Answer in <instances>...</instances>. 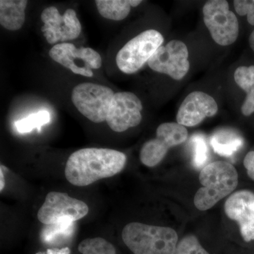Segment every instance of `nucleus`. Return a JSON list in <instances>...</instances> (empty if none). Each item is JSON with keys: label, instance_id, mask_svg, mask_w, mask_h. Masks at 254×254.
<instances>
[{"label": "nucleus", "instance_id": "nucleus-15", "mask_svg": "<svg viewBox=\"0 0 254 254\" xmlns=\"http://www.w3.org/2000/svg\"><path fill=\"white\" fill-rule=\"evenodd\" d=\"M27 0H1L0 24L8 31H16L22 28L26 20Z\"/></svg>", "mask_w": 254, "mask_h": 254}, {"label": "nucleus", "instance_id": "nucleus-27", "mask_svg": "<svg viewBox=\"0 0 254 254\" xmlns=\"http://www.w3.org/2000/svg\"><path fill=\"white\" fill-rule=\"evenodd\" d=\"M5 171H8V169L4 165H1L0 166V191L2 192L5 187Z\"/></svg>", "mask_w": 254, "mask_h": 254}, {"label": "nucleus", "instance_id": "nucleus-23", "mask_svg": "<svg viewBox=\"0 0 254 254\" xmlns=\"http://www.w3.org/2000/svg\"><path fill=\"white\" fill-rule=\"evenodd\" d=\"M193 148V165L196 168L203 166L208 158V150L204 137L200 134L193 135L190 138Z\"/></svg>", "mask_w": 254, "mask_h": 254}, {"label": "nucleus", "instance_id": "nucleus-20", "mask_svg": "<svg viewBox=\"0 0 254 254\" xmlns=\"http://www.w3.org/2000/svg\"><path fill=\"white\" fill-rule=\"evenodd\" d=\"M78 250L81 254H117L115 247L101 237L82 241L78 246Z\"/></svg>", "mask_w": 254, "mask_h": 254}, {"label": "nucleus", "instance_id": "nucleus-7", "mask_svg": "<svg viewBox=\"0 0 254 254\" xmlns=\"http://www.w3.org/2000/svg\"><path fill=\"white\" fill-rule=\"evenodd\" d=\"M89 208L83 200L63 192L51 191L39 209L37 218L46 225L62 222H75L86 217Z\"/></svg>", "mask_w": 254, "mask_h": 254}, {"label": "nucleus", "instance_id": "nucleus-3", "mask_svg": "<svg viewBox=\"0 0 254 254\" xmlns=\"http://www.w3.org/2000/svg\"><path fill=\"white\" fill-rule=\"evenodd\" d=\"M122 238L133 254H175L179 242L174 229L141 222L125 225Z\"/></svg>", "mask_w": 254, "mask_h": 254}, {"label": "nucleus", "instance_id": "nucleus-29", "mask_svg": "<svg viewBox=\"0 0 254 254\" xmlns=\"http://www.w3.org/2000/svg\"><path fill=\"white\" fill-rule=\"evenodd\" d=\"M250 45L251 48L254 50V30L252 32V34L250 35Z\"/></svg>", "mask_w": 254, "mask_h": 254}, {"label": "nucleus", "instance_id": "nucleus-9", "mask_svg": "<svg viewBox=\"0 0 254 254\" xmlns=\"http://www.w3.org/2000/svg\"><path fill=\"white\" fill-rule=\"evenodd\" d=\"M49 55L52 60L75 74L86 77L93 76L92 69H98L102 66L101 56L98 52L91 48H77L72 43L55 45L50 49Z\"/></svg>", "mask_w": 254, "mask_h": 254}, {"label": "nucleus", "instance_id": "nucleus-8", "mask_svg": "<svg viewBox=\"0 0 254 254\" xmlns=\"http://www.w3.org/2000/svg\"><path fill=\"white\" fill-rule=\"evenodd\" d=\"M188 131L178 123L161 124L157 128L156 137L145 142L140 152V160L149 168L158 165L165 158L170 148L186 141Z\"/></svg>", "mask_w": 254, "mask_h": 254}, {"label": "nucleus", "instance_id": "nucleus-10", "mask_svg": "<svg viewBox=\"0 0 254 254\" xmlns=\"http://www.w3.org/2000/svg\"><path fill=\"white\" fill-rule=\"evenodd\" d=\"M189 50L185 43L174 40L160 46L148 61L149 67L156 72L165 73L173 79H182L190 68Z\"/></svg>", "mask_w": 254, "mask_h": 254}, {"label": "nucleus", "instance_id": "nucleus-1", "mask_svg": "<svg viewBox=\"0 0 254 254\" xmlns=\"http://www.w3.org/2000/svg\"><path fill=\"white\" fill-rule=\"evenodd\" d=\"M127 160L126 155L118 150L83 148L68 157L65 165V177L73 186H88L121 173Z\"/></svg>", "mask_w": 254, "mask_h": 254}, {"label": "nucleus", "instance_id": "nucleus-28", "mask_svg": "<svg viewBox=\"0 0 254 254\" xmlns=\"http://www.w3.org/2000/svg\"><path fill=\"white\" fill-rule=\"evenodd\" d=\"M128 1H129V4L131 7H136L142 2L141 0H128Z\"/></svg>", "mask_w": 254, "mask_h": 254}, {"label": "nucleus", "instance_id": "nucleus-13", "mask_svg": "<svg viewBox=\"0 0 254 254\" xmlns=\"http://www.w3.org/2000/svg\"><path fill=\"white\" fill-rule=\"evenodd\" d=\"M224 208L227 216L238 223L243 240L254 241V193L249 190L235 192L227 198Z\"/></svg>", "mask_w": 254, "mask_h": 254}, {"label": "nucleus", "instance_id": "nucleus-18", "mask_svg": "<svg viewBox=\"0 0 254 254\" xmlns=\"http://www.w3.org/2000/svg\"><path fill=\"white\" fill-rule=\"evenodd\" d=\"M95 2L99 14L113 21L125 19L131 11L128 0H96Z\"/></svg>", "mask_w": 254, "mask_h": 254}, {"label": "nucleus", "instance_id": "nucleus-21", "mask_svg": "<svg viewBox=\"0 0 254 254\" xmlns=\"http://www.w3.org/2000/svg\"><path fill=\"white\" fill-rule=\"evenodd\" d=\"M50 115L46 110H41L38 113L32 114L27 118L18 120L15 123L17 131L21 133H28L35 128H41L43 125L49 123Z\"/></svg>", "mask_w": 254, "mask_h": 254}, {"label": "nucleus", "instance_id": "nucleus-4", "mask_svg": "<svg viewBox=\"0 0 254 254\" xmlns=\"http://www.w3.org/2000/svg\"><path fill=\"white\" fill-rule=\"evenodd\" d=\"M164 42L161 33L147 30L132 38L118 52L116 63L120 71L127 74L136 73L148 63Z\"/></svg>", "mask_w": 254, "mask_h": 254}, {"label": "nucleus", "instance_id": "nucleus-24", "mask_svg": "<svg viewBox=\"0 0 254 254\" xmlns=\"http://www.w3.org/2000/svg\"><path fill=\"white\" fill-rule=\"evenodd\" d=\"M234 6L237 14L247 15L248 22L254 26V0H235Z\"/></svg>", "mask_w": 254, "mask_h": 254}, {"label": "nucleus", "instance_id": "nucleus-25", "mask_svg": "<svg viewBox=\"0 0 254 254\" xmlns=\"http://www.w3.org/2000/svg\"><path fill=\"white\" fill-rule=\"evenodd\" d=\"M244 165L249 177L254 181V150L249 152L246 155L244 159Z\"/></svg>", "mask_w": 254, "mask_h": 254}, {"label": "nucleus", "instance_id": "nucleus-16", "mask_svg": "<svg viewBox=\"0 0 254 254\" xmlns=\"http://www.w3.org/2000/svg\"><path fill=\"white\" fill-rule=\"evenodd\" d=\"M235 81L247 93L241 111L245 116L254 113V66H240L235 70Z\"/></svg>", "mask_w": 254, "mask_h": 254}, {"label": "nucleus", "instance_id": "nucleus-12", "mask_svg": "<svg viewBox=\"0 0 254 254\" xmlns=\"http://www.w3.org/2000/svg\"><path fill=\"white\" fill-rule=\"evenodd\" d=\"M142 110L141 100L134 93L119 92L115 93L110 103L106 123L114 131H127L141 123Z\"/></svg>", "mask_w": 254, "mask_h": 254}, {"label": "nucleus", "instance_id": "nucleus-14", "mask_svg": "<svg viewBox=\"0 0 254 254\" xmlns=\"http://www.w3.org/2000/svg\"><path fill=\"white\" fill-rule=\"evenodd\" d=\"M218 110V104L213 97L201 91L192 92L180 105L177 122L185 127H195L205 118L216 115Z\"/></svg>", "mask_w": 254, "mask_h": 254}, {"label": "nucleus", "instance_id": "nucleus-26", "mask_svg": "<svg viewBox=\"0 0 254 254\" xmlns=\"http://www.w3.org/2000/svg\"><path fill=\"white\" fill-rule=\"evenodd\" d=\"M70 251L68 247H64V248H53L48 249L46 252H39L36 254H70Z\"/></svg>", "mask_w": 254, "mask_h": 254}, {"label": "nucleus", "instance_id": "nucleus-22", "mask_svg": "<svg viewBox=\"0 0 254 254\" xmlns=\"http://www.w3.org/2000/svg\"><path fill=\"white\" fill-rule=\"evenodd\" d=\"M175 254H210L194 235H187L179 241Z\"/></svg>", "mask_w": 254, "mask_h": 254}, {"label": "nucleus", "instance_id": "nucleus-6", "mask_svg": "<svg viewBox=\"0 0 254 254\" xmlns=\"http://www.w3.org/2000/svg\"><path fill=\"white\" fill-rule=\"evenodd\" d=\"M203 21L212 38L222 46L232 45L239 36L238 20L225 0H210L203 8Z\"/></svg>", "mask_w": 254, "mask_h": 254}, {"label": "nucleus", "instance_id": "nucleus-5", "mask_svg": "<svg viewBox=\"0 0 254 254\" xmlns=\"http://www.w3.org/2000/svg\"><path fill=\"white\" fill-rule=\"evenodd\" d=\"M115 95L109 87L93 83H80L71 92V101L81 115L94 123L106 122Z\"/></svg>", "mask_w": 254, "mask_h": 254}, {"label": "nucleus", "instance_id": "nucleus-19", "mask_svg": "<svg viewBox=\"0 0 254 254\" xmlns=\"http://www.w3.org/2000/svg\"><path fill=\"white\" fill-rule=\"evenodd\" d=\"M74 224V222H66L46 225L42 231L41 240L49 245L58 243L72 235Z\"/></svg>", "mask_w": 254, "mask_h": 254}, {"label": "nucleus", "instance_id": "nucleus-11", "mask_svg": "<svg viewBox=\"0 0 254 254\" xmlns=\"http://www.w3.org/2000/svg\"><path fill=\"white\" fill-rule=\"evenodd\" d=\"M41 20L44 26L41 31L49 44L73 41L81 34L82 26L75 10L68 9L62 16L55 6L43 10Z\"/></svg>", "mask_w": 254, "mask_h": 254}, {"label": "nucleus", "instance_id": "nucleus-2", "mask_svg": "<svg viewBox=\"0 0 254 254\" xmlns=\"http://www.w3.org/2000/svg\"><path fill=\"white\" fill-rule=\"evenodd\" d=\"M239 176L232 164L213 162L202 169L199 182L202 185L194 196L195 208L205 211L230 195L237 188Z\"/></svg>", "mask_w": 254, "mask_h": 254}, {"label": "nucleus", "instance_id": "nucleus-17", "mask_svg": "<svg viewBox=\"0 0 254 254\" xmlns=\"http://www.w3.org/2000/svg\"><path fill=\"white\" fill-rule=\"evenodd\" d=\"M214 151L222 156L231 157L243 145L242 137L235 131L222 129L214 133L210 138Z\"/></svg>", "mask_w": 254, "mask_h": 254}]
</instances>
